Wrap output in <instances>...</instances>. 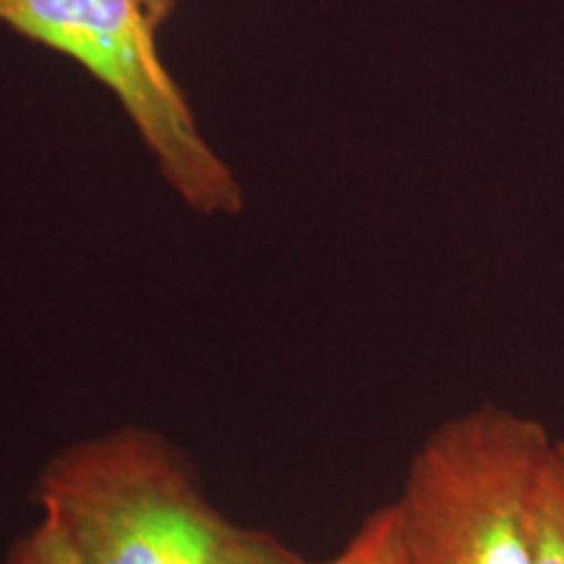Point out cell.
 Segmentation results:
<instances>
[{
	"instance_id": "cell-7",
	"label": "cell",
	"mask_w": 564,
	"mask_h": 564,
	"mask_svg": "<svg viewBox=\"0 0 564 564\" xmlns=\"http://www.w3.org/2000/svg\"><path fill=\"white\" fill-rule=\"evenodd\" d=\"M141 3H144L147 17H150L152 24H154V26H160V24H165L167 13L173 11L175 0H141Z\"/></svg>"
},
{
	"instance_id": "cell-4",
	"label": "cell",
	"mask_w": 564,
	"mask_h": 564,
	"mask_svg": "<svg viewBox=\"0 0 564 564\" xmlns=\"http://www.w3.org/2000/svg\"><path fill=\"white\" fill-rule=\"evenodd\" d=\"M533 564H564V440L552 442L533 491Z\"/></svg>"
},
{
	"instance_id": "cell-3",
	"label": "cell",
	"mask_w": 564,
	"mask_h": 564,
	"mask_svg": "<svg viewBox=\"0 0 564 564\" xmlns=\"http://www.w3.org/2000/svg\"><path fill=\"white\" fill-rule=\"evenodd\" d=\"M0 24L68 55L108 87L162 178L196 215H241L243 186L199 131L141 0H0Z\"/></svg>"
},
{
	"instance_id": "cell-1",
	"label": "cell",
	"mask_w": 564,
	"mask_h": 564,
	"mask_svg": "<svg viewBox=\"0 0 564 564\" xmlns=\"http://www.w3.org/2000/svg\"><path fill=\"white\" fill-rule=\"evenodd\" d=\"M82 564H306L204 491L194 463L158 429L126 423L58 449L34 481Z\"/></svg>"
},
{
	"instance_id": "cell-5",
	"label": "cell",
	"mask_w": 564,
	"mask_h": 564,
	"mask_svg": "<svg viewBox=\"0 0 564 564\" xmlns=\"http://www.w3.org/2000/svg\"><path fill=\"white\" fill-rule=\"evenodd\" d=\"M306 564H403L398 507L390 502L371 510L340 552L324 562Z\"/></svg>"
},
{
	"instance_id": "cell-6",
	"label": "cell",
	"mask_w": 564,
	"mask_h": 564,
	"mask_svg": "<svg viewBox=\"0 0 564 564\" xmlns=\"http://www.w3.org/2000/svg\"><path fill=\"white\" fill-rule=\"evenodd\" d=\"M6 564H82L63 520L40 510V520L9 549Z\"/></svg>"
},
{
	"instance_id": "cell-2",
	"label": "cell",
	"mask_w": 564,
	"mask_h": 564,
	"mask_svg": "<svg viewBox=\"0 0 564 564\" xmlns=\"http://www.w3.org/2000/svg\"><path fill=\"white\" fill-rule=\"evenodd\" d=\"M552 442L544 423L499 405L436 426L394 499L403 564H533V491Z\"/></svg>"
}]
</instances>
